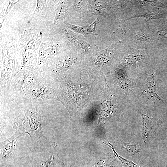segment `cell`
<instances>
[{
	"instance_id": "cell-1",
	"label": "cell",
	"mask_w": 167,
	"mask_h": 167,
	"mask_svg": "<svg viewBox=\"0 0 167 167\" xmlns=\"http://www.w3.org/2000/svg\"><path fill=\"white\" fill-rule=\"evenodd\" d=\"M39 106L24 96H6L1 104V109L3 111L2 118L10 122L14 129L28 134L34 142L38 143L43 138L44 133Z\"/></svg>"
},
{
	"instance_id": "cell-2",
	"label": "cell",
	"mask_w": 167,
	"mask_h": 167,
	"mask_svg": "<svg viewBox=\"0 0 167 167\" xmlns=\"http://www.w3.org/2000/svg\"><path fill=\"white\" fill-rule=\"evenodd\" d=\"M44 32L33 27L25 29L17 42V73L28 70H38L37 61L39 47L43 40Z\"/></svg>"
},
{
	"instance_id": "cell-3",
	"label": "cell",
	"mask_w": 167,
	"mask_h": 167,
	"mask_svg": "<svg viewBox=\"0 0 167 167\" xmlns=\"http://www.w3.org/2000/svg\"><path fill=\"white\" fill-rule=\"evenodd\" d=\"M17 47V42L14 38H6L1 40L0 97L6 95L11 80L17 73L16 58Z\"/></svg>"
},
{
	"instance_id": "cell-4",
	"label": "cell",
	"mask_w": 167,
	"mask_h": 167,
	"mask_svg": "<svg viewBox=\"0 0 167 167\" xmlns=\"http://www.w3.org/2000/svg\"><path fill=\"white\" fill-rule=\"evenodd\" d=\"M54 33L49 32L45 41H42L38 51L37 66L41 74L47 70L54 58L65 50L67 44Z\"/></svg>"
},
{
	"instance_id": "cell-5",
	"label": "cell",
	"mask_w": 167,
	"mask_h": 167,
	"mask_svg": "<svg viewBox=\"0 0 167 167\" xmlns=\"http://www.w3.org/2000/svg\"><path fill=\"white\" fill-rule=\"evenodd\" d=\"M58 88L55 79L42 76L24 97L32 104L39 106L50 99L58 100Z\"/></svg>"
},
{
	"instance_id": "cell-6",
	"label": "cell",
	"mask_w": 167,
	"mask_h": 167,
	"mask_svg": "<svg viewBox=\"0 0 167 167\" xmlns=\"http://www.w3.org/2000/svg\"><path fill=\"white\" fill-rule=\"evenodd\" d=\"M42 77L41 73L38 70L18 72L11 80L6 96L11 97H23Z\"/></svg>"
},
{
	"instance_id": "cell-7",
	"label": "cell",
	"mask_w": 167,
	"mask_h": 167,
	"mask_svg": "<svg viewBox=\"0 0 167 167\" xmlns=\"http://www.w3.org/2000/svg\"><path fill=\"white\" fill-rule=\"evenodd\" d=\"M53 0H37V5L28 22V27H33L44 31H48L49 27L47 24L53 10Z\"/></svg>"
},
{
	"instance_id": "cell-8",
	"label": "cell",
	"mask_w": 167,
	"mask_h": 167,
	"mask_svg": "<svg viewBox=\"0 0 167 167\" xmlns=\"http://www.w3.org/2000/svg\"><path fill=\"white\" fill-rule=\"evenodd\" d=\"M25 135L24 133L16 130L11 136L0 142V157L2 160H6L12 156L15 151L17 141Z\"/></svg>"
},
{
	"instance_id": "cell-9",
	"label": "cell",
	"mask_w": 167,
	"mask_h": 167,
	"mask_svg": "<svg viewBox=\"0 0 167 167\" xmlns=\"http://www.w3.org/2000/svg\"><path fill=\"white\" fill-rule=\"evenodd\" d=\"M68 1H58L56 9L55 17L50 25L49 31H52L58 28L63 23L69 15V9Z\"/></svg>"
},
{
	"instance_id": "cell-10",
	"label": "cell",
	"mask_w": 167,
	"mask_h": 167,
	"mask_svg": "<svg viewBox=\"0 0 167 167\" xmlns=\"http://www.w3.org/2000/svg\"><path fill=\"white\" fill-rule=\"evenodd\" d=\"M18 1V0L3 1V3H2V10L0 11V27L9 11Z\"/></svg>"
},
{
	"instance_id": "cell-11",
	"label": "cell",
	"mask_w": 167,
	"mask_h": 167,
	"mask_svg": "<svg viewBox=\"0 0 167 167\" xmlns=\"http://www.w3.org/2000/svg\"><path fill=\"white\" fill-rule=\"evenodd\" d=\"M65 26L75 32L84 35L85 34H87L86 30L87 26H78L72 24L68 23H66Z\"/></svg>"
},
{
	"instance_id": "cell-12",
	"label": "cell",
	"mask_w": 167,
	"mask_h": 167,
	"mask_svg": "<svg viewBox=\"0 0 167 167\" xmlns=\"http://www.w3.org/2000/svg\"><path fill=\"white\" fill-rule=\"evenodd\" d=\"M99 19L97 18L87 28V34H92L95 36H97V34L96 31V24L99 23Z\"/></svg>"
},
{
	"instance_id": "cell-13",
	"label": "cell",
	"mask_w": 167,
	"mask_h": 167,
	"mask_svg": "<svg viewBox=\"0 0 167 167\" xmlns=\"http://www.w3.org/2000/svg\"><path fill=\"white\" fill-rule=\"evenodd\" d=\"M78 46L82 49L86 50L88 49L89 46L85 41L84 40H79L77 41Z\"/></svg>"
},
{
	"instance_id": "cell-14",
	"label": "cell",
	"mask_w": 167,
	"mask_h": 167,
	"mask_svg": "<svg viewBox=\"0 0 167 167\" xmlns=\"http://www.w3.org/2000/svg\"><path fill=\"white\" fill-rule=\"evenodd\" d=\"M135 36H136L137 37H138L139 38H141V39H143V40H146L147 39V38L146 37V36H144L143 34H141L140 33H139L137 34V33H135Z\"/></svg>"
},
{
	"instance_id": "cell-15",
	"label": "cell",
	"mask_w": 167,
	"mask_h": 167,
	"mask_svg": "<svg viewBox=\"0 0 167 167\" xmlns=\"http://www.w3.org/2000/svg\"><path fill=\"white\" fill-rule=\"evenodd\" d=\"M161 35L163 37L167 39V33L164 32H159Z\"/></svg>"
}]
</instances>
